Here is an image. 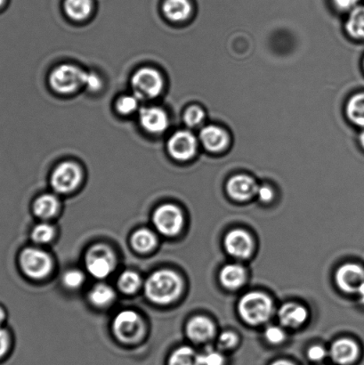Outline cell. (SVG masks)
Returning a JSON list of instances; mask_svg holds the SVG:
<instances>
[{"mask_svg":"<svg viewBox=\"0 0 364 365\" xmlns=\"http://www.w3.org/2000/svg\"><path fill=\"white\" fill-rule=\"evenodd\" d=\"M183 282L173 271L160 270L151 274L145 284V295L151 302L166 305L180 295Z\"/></svg>","mask_w":364,"mask_h":365,"instance_id":"obj_1","label":"cell"},{"mask_svg":"<svg viewBox=\"0 0 364 365\" xmlns=\"http://www.w3.org/2000/svg\"><path fill=\"white\" fill-rule=\"evenodd\" d=\"M85 76V71L80 67L70 63L61 64L50 73V87L58 94H73L84 86Z\"/></svg>","mask_w":364,"mask_h":365,"instance_id":"obj_2","label":"cell"},{"mask_svg":"<svg viewBox=\"0 0 364 365\" xmlns=\"http://www.w3.org/2000/svg\"><path fill=\"white\" fill-rule=\"evenodd\" d=\"M272 311V300L263 293H249L239 303V312L242 319L253 325L266 323Z\"/></svg>","mask_w":364,"mask_h":365,"instance_id":"obj_3","label":"cell"},{"mask_svg":"<svg viewBox=\"0 0 364 365\" xmlns=\"http://www.w3.org/2000/svg\"><path fill=\"white\" fill-rule=\"evenodd\" d=\"M134 94L139 98H155L162 94L164 78L159 71L144 67L135 71L131 80Z\"/></svg>","mask_w":364,"mask_h":365,"instance_id":"obj_4","label":"cell"},{"mask_svg":"<svg viewBox=\"0 0 364 365\" xmlns=\"http://www.w3.org/2000/svg\"><path fill=\"white\" fill-rule=\"evenodd\" d=\"M85 267L88 273L96 279L108 277L115 267L112 250L103 245L93 246L85 255Z\"/></svg>","mask_w":364,"mask_h":365,"instance_id":"obj_5","label":"cell"},{"mask_svg":"<svg viewBox=\"0 0 364 365\" xmlns=\"http://www.w3.org/2000/svg\"><path fill=\"white\" fill-rule=\"evenodd\" d=\"M20 264L24 273L36 280L48 277L52 268V260L48 254L35 248L25 249L21 252Z\"/></svg>","mask_w":364,"mask_h":365,"instance_id":"obj_6","label":"cell"},{"mask_svg":"<svg viewBox=\"0 0 364 365\" xmlns=\"http://www.w3.org/2000/svg\"><path fill=\"white\" fill-rule=\"evenodd\" d=\"M113 327L116 337L126 343L137 341L144 330L140 316L132 310H124L118 314Z\"/></svg>","mask_w":364,"mask_h":365,"instance_id":"obj_7","label":"cell"},{"mask_svg":"<svg viewBox=\"0 0 364 365\" xmlns=\"http://www.w3.org/2000/svg\"><path fill=\"white\" fill-rule=\"evenodd\" d=\"M153 224L162 235H177L183 228V213L172 204H164L155 210L153 215Z\"/></svg>","mask_w":364,"mask_h":365,"instance_id":"obj_8","label":"cell"},{"mask_svg":"<svg viewBox=\"0 0 364 365\" xmlns=\"http://www.w3.org/2000/svg\"><path fill=\"white\" fill-rule=\"evenodd\" d=\"M82 170L78 164L71 162L61 163L53 170L51 185L56 192L69 193L74 191L80 184Z\"/></svg>","mask_w":364,"mask_h":365,"instance_id":"obj_9","label":"cell"},{"mask_svg":"<svg viewBox=\"0 0 364 365\" xmlns=\"http://www.w3.org/2000/svg\"><path fill=\"white\" fill-rule=\"evenodd\" d=\"M167 149L174 159L184 162L194 156L197 151V140L191 132L178 131L170 139Z\"/></svg>","mask_w":364,"mask_h":365,"instance_id":"obj_10","label":"cell"},{"mask_svg":"<svg viewBox=\"0 0 364 365\" xmlns=\"http://www.w3.org/2000/svg\"><path fill=\"white\" fill-rule=\"evenodd\" d=\"M139 121L145 131L153 135L162 134L170 125L167 113L158 106H148L141 109Z\"/></svg>","mask_w":364,"mask_h":365,"instance_id":"obj_11","label":"cell"},{"mask_svg":"<svg viewBox=\"0 0 364 365\" xmlns=\"http://www.w3.org/2000/svg\"><path fill=\"white\" fill-rule=\"evenodd\" d=\"M336 282L342 291L348 293H358L360 289L364 285V270L358 264H344L337 271Z\"/></svg>","mask_w":364,"mask_h":365,"instance_id":"obj_12","label":"cell"},{"mask_svg":"<svg viewBox=\"0 0 364 365\" xmlns=\"http://www.w3.org/2000/svg\"><path fill=\"white\" fill-rule=\"evenodd\" d=\"M224 246L230 255L238 259H246L251 254L253 242L247 232L236 229L227 235L224 239Z\"/></svg>","mask_w":364,"mask_h":365,"instance_id":"obj_13","label":"cell"},{"mask_svg":"<svg viewBox=\"0 0 364 365\" xmlns=\"http://www.w3.org/2000/svg\"><path fill=\"white\" fill-rule=\"evenodd\" d=\"M258 187L259 185L251 178L239 175L228 182L227 192L232 198L239 202H245L256 195Z\"/></svg>","mask_w":364,"mask_h":365,"instance_id":"obj_14","label":"cell"},{"mask_svg":"<svg viewBox=\"0 0 364 365\" xmlns=\"http://www.w3.org/2000/svg\"><path fill=\"white\" fill-rule=\"evenodd\" d=\"M358 346L348 339H342L333 343L331 356L335 363L348 365L354 363L358 356Z\"/></svg>","mask_w":364,"mask_h":365,"instance_id":"obj_15","label":"cell"},{"mask_svg":"<svg viewBox=\"0 0 364 365\" xmlns=\"http://www.w3.org/2000/svg\"><path fill=\"white\" fill-rule=\"evenodd\" d=\"M201 140L202 145L210 152H221L226 149L229 143V138L227 132L222 128L215 126H208L201 132Z\"/></svg>","mask_w":364,"mask_h":365,"instance_id":"obj_16","label":"cell"},{"mask_svg":"<svg viewBox=\"0 0 364 365\" xmlns=\"http://www.w3.org/2000/svg\"><path fill=\"white\" fill-rule=\"evenodd\" d=\"M188 337L195 342H204L215 334V327L212 321L204 317H195L189 322L187 327Z\"/></svg>","mask_w":364,"mask_h":365,"instance_id":"obj_17","label":"cell"},{"mask_svg":"<svg viewBox=\"0 0 364 365\" xmlns=\"http://www.w3.org/2000/svg\"><path fill=\"white\" fill-rule=\"evenodd\" d=\"M279 319L284 327L297 328L308 319V311L304 307L295 303H288L281 307L279 311Z\"/></svg>","mask_w":364,"mask_h":365,"instance_id":"obj_18","label":"cell"},{"mask_svg":"<svg viewBox=\"0 0 364 365\" xmlns=\"http://www.w3.org/2000/svg\"><path fill=\"white\" fill-rule=\"evenodd\" d=\"M164 16L171 21H183L191 16L192 5L189 0H165L163 3Z\"/></svg>","mask_w":364,"mask_h":365,"instance_id":"obj_19","label":"cell"},{"mask_svg":"<svg viewBox=\"0 0 364 365\" xmlns=\"http://www.w3.org/2000/svg\"><path fill=\"white\" fill-rule=\"evenodd\" d=\"M63 9L70 19L81 21L90 16L93 1L92 0H66Z\"/></svg>","mask_w":364,"mask_h":365,"instance_id":"obj_20","label":"cell"},{"mask_svg":"<svg viewBox=\"0 0 364 365\" xmlns=\"http://www.w3.org/2000/svg\"><path fill=\"white\" fill-rule=\"evenodd\" d=\"M246 273L244 268L238 264H228L220 273V281L224 287L230 289L240 288L244 284Z\"/></svg>","mask_w":364,"mask_h":365,"instance_id":"obj_21","label":"cell"},{"mask_svg":"<svg viewBox=\"0 0 364 365\" xmlns=\"http://www.w3.org/2000/svg\"><path fill=\"white\" fill-rule=\"evenodd\" d=\"M59 202L56 196L44 195L38 197L34 203V213L36 216L48 220L55 216L58 210Z\"/></svg>","mask_w":364,"mask_h":365,"instance_id":"obj_22","label":"cell"},{"mask_svg":"<svg viewBox=\"0 0 364 365\" xmlns=\"http://www.w3.org/2000/svg\"><path fill=\"white\" fill-rule=\"evenodd\" d=\"M132 246L139 252H148L155 248L157 237L149 229L142 228L134 232L131 238Z\"/></svg>","mask_w":364,"mask_h":365,"instance_id":"obj_23","label":"cell"},{"mask_svg":"<svg viewBox=\"0 0 364 365\" xmlns=\"http://www.w3.org/2000/svg\"><path fill=\"white\" fill-rule=\"evenodd\" d=\"M89 300L96 307H106L110 305L115 298V293L109 285L96 284L89 292Z\"/></svg>","mask_w":364,"mask_h":365,"instance_id":"obj_24","label":"cell"},{"mask_svg":"<svg viewBox=\"0 0 364 365\" xmlns=\"http://www.w3.org/2000/svg\"><path fill=\"white\" fill-rule=\"evenodd\" d=\"M169 365H201L199 355L189 346H181L171 354Z\"/></svg>","mask_w":364,"mask_h":365,"instance_id":"obj_25","label":"cell"},{"mask_svg":"<svg viewBox=\"0 0 364 365\" xmlns=\"http://www.w3.org/2000/svg\"><path fill=\"white\" fill-rule=\"evenodd\" d=\"M347 29L353 37L364 38V6H358L351 11Z\"/></svg>","mask_w":364,"mask_h":365,"instance_id":"obj_26","label":"cell"},{"mask_svg":"<svg viewBox=\"0 0 364 365\" xmlns=\"http://www.w3.org/2000/svg\"><path fill=\"white\" fill-rule=\"evenodd\" d=\"M348 114L353 123L364 127V93L353 96L348 103Z\"/></svg>","mask_w":364,"mask_h":365,"instance_id":"obj_27","label":"cell"},{"mask_svg":"<svg viewBox=\"0 0 364 365\" xmlns=\"http://www.w3.org/2000/svg\"><path fill=\"white\" fill-rule=\"evenodd\" d=\"M141 277L134 271H125L118 280V286L121 292L126 294H132V293L137 292L138 289L141 287Z\"/></svg>","mask_w":364,"mask_h":365,"instance_id":"obj_28","label":"cell"},{"mask_svg":"<svg viewBox=\"0 0 364 365\" xmlns=\"http://www.w3.org/2000/svg\"><path fill=\"white\" fill-rule=\"evenodd\" d=\"M140 100L135 94L121 96L116 103V109L123 115H130L138 109Z\"/></svg>","mask_w":364,"mask_h":365,"instance_id":"obj_29","label":"cell"},{"mask_svg":"<svg viewBox=\"0 0 364 365\" xmlns=\"http://www.w3.org/2000/svg\"><path fill=\"white\" fill-rule=\"evenodd\" d=\"M55 236V228L46 223H41L36 225L31 232V238L35 242L48 243L51 242Z\"/></svg>","mask_w":364,"mask_h":365,"instance_id":"obj_30","label":"cell"},{"mask_svg":"<svg viewBox=\"0 0 364 365\" xmlns=\"http://www.w3.org/2000/svg\"><path fill=\"white\" fill-rule=\"evenodd\" d=\"M205 114L198 106H191L185 110L184 120L188 127H196L202 123Z\"/></svg>","mask_w":364,"mask_h":365,"instance_id":"obj_31","label":"cell"},{"mask_svg":"<svg viewBox=\"0 0 364 365\" xmlns=\"http://www.w3.org/2000/svg\"><path fill=\"white\" fill-rule=\"evenodd\" d=\"M85 281L83 273L77 269H71L66 272L63 277V284L69 289L80 288Z\"/></svg>","mask_w":364,"mask_h":365,"instance_id":"obj_32","label":"cell"},{"mask_svg":"<svg viewBox=\"0 0 364 365\" xmlns=\"http://www.w3.org/2000/svg\"><path fill=\"white\" fill-rule=\"evenodd\" d=\"M224 359L220 353L207 351L202 355H199V364L201 365H224Z\"/></svg>","mask_w":364,"mask_h":365,"instance_id":"obj_33","label":"cell"},{"mask_svg":"<svg viewBox=\"0 0 364 365\" xmlns=\"http://www.w3.org/2000/svg\"><path fill=\"white\" fill-rule=\"evenodd\" d=\"M84 87L89 91L98 92L103 87V81L98 74L85 71Z\"/></svg>","mask_w":364,"mask_h":365,"instance_id":"obj_34","label":"cell"},{"mask_svg":"<svg viewBox=\"0 0 364 365\" xmlns=\"http://www.w3.org/2000/svg\"><path fill=\"white\" fill-rule=\"evenodd\" d=\"M238 337L236 334L231 331H224L219 336V346L221 349H230L236 346Z\"/></svg>","mask_w":364,"mask_h":365,"instance_id":"obj_35","label":"cell"},{"mask_svg":"<svg viewBox=\"0 0 364 365\" xmlns=\"http://www.w3.org/2000/svg\"><path fill=\"white\" fill-rule=\"evenodd\" d=\"M266 338L272 344H280L285 339V334L281 328L272 327L266 331Z\"/></svg>","mask_w":364,"mask_h":365,"instance_id":"obj_36","label":"cell"},{"mask_svg":"<svg viewBox=\"0 0 364 365\" xmlns=\"http://www.w3.org/2000/svg\"><path fill=\"white\" fill-rule=\"evenodd\" d=\"M326 356V351L323 346H313L308 350L309 359L312 361H315V362H319V361L323 360Z\"/></svg>","mask_w":364,"mask_h":365,"instance_id":"obj_37","label":"cell"},{"mask_svg":"<svg viewBox=\"0 0 364 365\" xmlns=\"http://www.w3.org/2000/svg\"><path fill=\"white\" fill-rule=\"evenodd\" d=\"M333 2L340 10L352 11L358 6L359 0H333Z\"/></svg>","mask_w":364,"mask_h":365,"instance_id":"obj_38","label":"cell"},{"mask_svg":"<svg viewBox=\"0 0 364 365\" xmlns=\"http://www.w3.org/2000/svg\"><path fill=\"white\" fill-rule=\"evenodd\" d=\"M256 195L264 202H269L274 198L273 190L269 187V186H259Z\"/></svg>","mask_w":364,"mask_h":365,"instance_id":"obj_39","label":"cell"},{"mask_svg":"<svg viewBox=\"0 0 364 365\" xmlns=\"http://www.w3.org/2000/svg\"><path fill=\"white\" fill-rule=\"evenodd\" d=\"M9 346V334L5 330L0 328V359L6 355Z\"/></svg>","mask_w":364,"mask_h":365,"instance_id":"obj_40","label":"cell"},{"mask_svg":"<svg viewBox=\"0 0 364 365\" xmlns=\"http://www.w3.org/2000/svg\"><path fill=\"white\" fill-rule=\"evenodd\" d=\"M272 365H295L291 362H288V361L285 360H280L277 361V362L274 363Z\"/></svg>","mask_w":364,"mask_h":365,"instance_id":"obj_41","label":"cell"},{"mask_svg":"<svg viewBox=\"0 0 364 365\" xmlns=\"http://www.w3.org/2000/svg\"><path fill=\"white\" fill-rule=\"evenodd\" d=\"M358 294L360 296V298H361V302L364 304V285L361 289H360Z\"/></svg>","mask_w":364,"mask_h":365,"instance_id":"obj_42","label":"cell"},{"mask_svg":"<svg viewBox=\"0 0 364 365\" xmlns=\"http://www.w3.org/2000/svg\"><path fill=\"white\" fill-rule=\"evenodd\" d=\"M5 312H4L2 309H0V324H1L4 319H5Z\"/></svg>","mask_w":364,"mask_h":365,"instance_id":"obj_43","label":"cell"},{"mask_svg":"<svg viewBox=\"0 0 364 365\" xmlns=\"http://www.w3.org/2000/svg\"><path fill=\"white\" fill-rule=\"evenodd\" d=\"M360 142H361V145L363 148H364V132L360 135Z\"/></svg>","mask_w":364,"mask_h":365,"instance_id":"obj_44","label":"cell"},{"mask_svg":"<svg viewBox=\"0 0 364 365\" xmlns=\"http://www.w3.org/2000/svg\"><path fill=\"white\" fill-rule=\"evenodd\" d=\"M6 2V0H0V6L4 5V3Z\"/></svg>","mask_w":364,"mask_h":365,"instance_id":"obj_45","label":"cell"}]
</instances>
